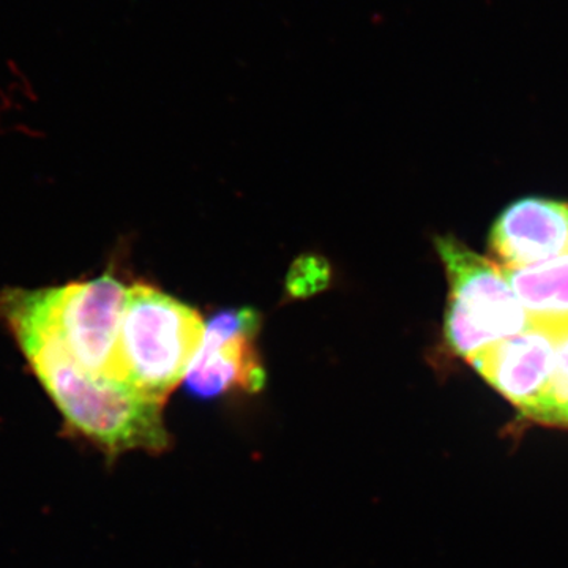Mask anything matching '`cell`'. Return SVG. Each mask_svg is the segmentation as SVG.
I'll list each match as a JSON object with an SVG mask.
<instances>
[{
    "label": "cell",
    "instance_id": "cell-1",
    "mask_svg": "<svg viewBox=\"0 0 568 568\" xmlns=\"http://www.w3.org/2000/svg\"><path fill=\"white\" fill-rule=\"evenodd\" d=\"M10 334L69 435L91 444L111 463L130 452L163 454L171 447L164 399L121 381L88 375L40 332L17 328Z\"/></svg>",
    "mask_w": 568,
    "mask_h": 568
},
{
    "label": "cell",
    "instance_id": "cell-2",
    "mask_svg": "<svg viewBox=\"0 0 568 568\" xmlns=\"http://www.w3.org/2000/svg\"><path fill=\"white\" fill-rule=\"evenodd\" d=\"M129 286L112 272L61 286L0 293L7 331L29 328L54 342L88 375L121 381L119 334ZM122 383V381H121Z\"/></svg>",
    "mask_w": 568,
    "mask_h": 568
},
{
    "label": "cell",
    "instance_id": "cell-3",
    "mask_svg": "<svg viewBox=\"0 0 568 568\" xmlns=\"http://www.w3.org/2000/svg\"><path fill=\"white\" fill-rule=\"evenodd\" d=\"M203 332V317L192 306L151 284H132L119 334V377L166 402L185 379Z\"/></svg>",
    "mask_w": 568,
    "mask_h": 568
},
{
    "label": "cell",
    "instance_id": "cell-4",
    "mask_svg": "<svg viewBox=\"0 0 568 568\" xmlns=\"http://www.w3.org/2000/svg\"><path fill=\"white\" fill-rule=\"evenodd\" d=\"M436 250L448 280L444 335L454 353L469 361L529 327L528 313L503 267L454 237L436 239Z\"/></svg>",
    "mask_w": 568,
    "mask_h": 568
},
{
    "label": "cell",
    "instance_id": "cell-5",
    "mask_svg": "<svg viewBox=\"0 0 568 568\" xmlns=\"http://www.w3.org/2000/svg\"><path fill=\"white\" fill-rule=\"evenodd\" d=\"M260 316L252 308H227L204 323L203 338L183 386L194 398L263 390L265 369L256 347Z\"/></svg>",
    "mask_w": 568,
    "mask_h": 568
},
{
    "label": "cell",
    "instance_id": "cell-6",
    "mask_svg": "<svg viewBox=\"0 0 568 568\" xmlns=\"http://www.w3.org/2000/svg\"><path fill=\"white\" fill-rule=\"evenodd\" d=\"M560 334L530 324L521 334L485 347L469 362L518 410L519 417L530 422L547 390Z\"/></svg>",
    "mask_w": 568,
    "mask_h": 568
},
{
    "label": "cell",
    "instance_id": "cell-7",
    "mask_svg": "<svg viewBox=\"0 0 568 568\" xmlns=\"http://www.w3.org/2000/svg\"><path fill=\"white\" fill-rule=\"evenodd\" d=\"M504 268H525L568 253V204L529 197L511 204L491 231Z\"/></svg>",
    "mask_w": 568,
    "mask_h": 568
},
{
    "label": "cell",
    "instance_id": "cell-8",
    "mask_svg": "<svg viewBox=\"0 0 568 568\" xmlns=\"http://www.w3.org/2000/svg\"><path fill=\"white\" fill-rule=\"evenodd\" d=\"M504 268V267H503ZM530 324L568 328V253L525 268H504Z\"/></svg>",
    "mask_w": 568,
    "mask_h": 568
},
{
    "label": "cell",
    "instance_id": "cell-9",
    "mask_svg": "<svg viewBox=\"0 0 568 568\" xmlns=\"http://www.w3.org/2000/svg\"><path fill=\"white\" fill-rule=\"evenodd\" d=\"M530 424L568 432V328L559 336L551 377Z\"/></svg>",
    "mask_w": 568,
    "mask_h": 568
}]
</instances>
